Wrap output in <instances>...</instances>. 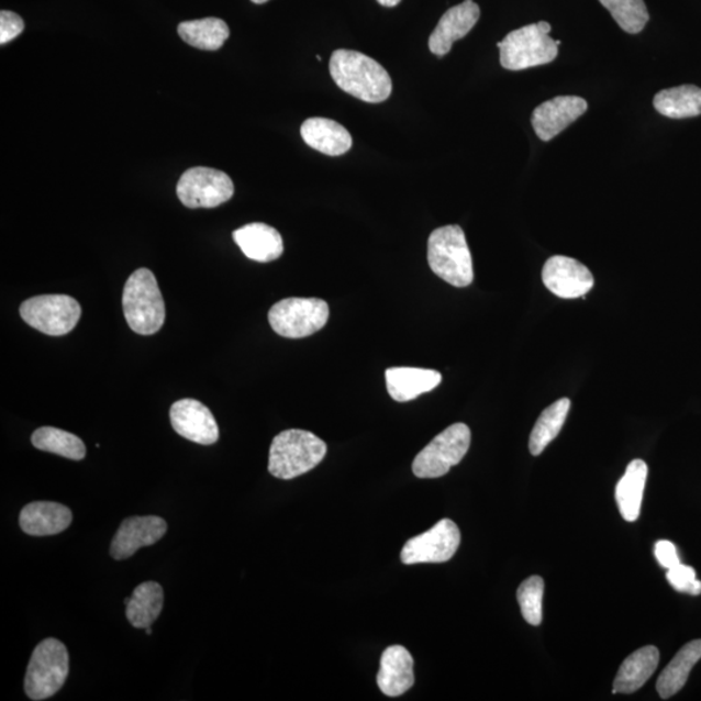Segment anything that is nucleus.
<instances>
[{"instance_id":"nucleus-30","label":"nucleus","mask_w":701,"mask_h":701,"mask_svg":"<svg viewBox=\"0 0 701 701\" xmlns=\"http://www.w3.org/2000/svg\"><path fill=\"white\" fill-rule=\"evenodd\" d=\"M622 31L638 34L645 29L649 20L646 3L643 0H599Z\"/></svg>"},{"instance_id":"nucleus-5","label":"nucleus","mask_w":701,"mask_h":701,"mask_svg":"<svg viewBox=\"0 0 701 701\" xmlns=\"http://www.w3.org/2000/svg\"><path fill=\"white\" fill-rule=\"evenodd\" d=\"M553 26L546 21L522 26L498 42L500 64L508 70H524L554 62L559 46L549 37Z\"/></svg>"},{"instance_id":"nucleus-13","label":"nucleus","mask_w":701,"mask_h":701,"mask_svg":"<svg viewBox=\"0 0 701 701\" xmlns=\"http://www.w3.org/2000/svg\"><path fill=\"white\" fill-rule=\"evenodd\" d=\"M170 422L182 438L211 446L219 441V426L209 407L196 399L178 400L170 408Z\"/></svg>"},{"instance_id":"nucleus-14","label":"nucleus","mask_w":701,"mask_h":701,"mask_svg":"<svg viewBox=\"0 0 701 701\" xmlns=\"http://www.w3.org/2000/svg\"><path fill=\"white\" fill-rule=\"evenodd\" d=\"M167 531V522L162 518H129L114 534L110 554L114 560L129 559L138 549L155 545L166 535Z\"/></svg>"},{"instance_id":"nucleus-9","label":"nucleus","mask_w":701,"mask_h":701,"mask_svg":"<svg viewBox=\"0 0 701 701\" xmlns=\"http://www.w3.org/2000/svg\"><path fill=\"white\" fill-rule=\"evenodd\" d=\"M81 305L68 296H40L20 305V316L29 326L53 337L74 331L81 319Z\"/></svg>"},{"instance_id":"nucleus-11","label":"nucleus","mask_w":701,"mask_h":701,"mask_svg":"<svg viewBox=\"0 0 701 701\" xmlns=\"http://www.w3.org/2000/svg\"><path fill=\"white\" fill-rule=\"evenodd\" d=\"M461 534L454 521L443 519L431 531L405 543L400 554L405 565L446 563L460 546Z\"/></svg>"},{"instance_id":"nucleus-21","label":"nucleus","mask_w":701,"mask_h":701,"mask_svg":"<svg viewBox=\"0 0 701 701\" xmlns=\"http://www.w3.org/2000/svg\"><path fill=\"white\" fill-rule=\"evenodd\" d=\"M442 382L439 371L433 369L398 367L386 370V386L397 402H411L432 391Z\"/></svg>"},{"instance_id":"nucleus-26","label":"nucleus","mask_w":701,"mask_h":701,"mask_svg":"<svg viewBox=\"0 0 701 701\" xmlns=\"http://www.w3.org/2000/svg\"><path fill=\"white\" fill-rule=\"evenodd\" d=\"M655 110L669 119H688L701 114V89L693 85H682L657 92Z\"/></svg>"},{"instance_id":"nucleus-25","label":"nucleus","mask_w":701,"mask_h":701,"mask_svg":"<svg viewBox=\"0 0 701 701\" xmlns=\"http://www.w3.org/2000/svg\"><path fill=\"white\" fill-rule=\"evenodd\" d=\"M163 605L162 586L154 581L143 582L126 604V619L134 627L147 628L160 616Z\"/></svg>"},{"instance_id":"nucleus-15","label":"nucleus","mask_w":701,"mask_h":701,"mask_svg":"<svg viewBox=\"0 0 701 701\" xmlns=\"http://www.w3.org/2000/svg\"><path fill=\"white\" fill-rule=\"evenodd\" d=\"M589 104L579 97H556L536 107L532 116L535 134L548 142L588 111Z\"/></svg>"},{"instance_id":"nucleus-22","label":"nucleus","mask_w":701,"mask_h":701,"mask_svg":"<svg viewBox=\"0 0 701 701\" xmlns=\"http://www.w3.org/2000/svg\"><path fill=\"white\" fill-rule=\"evenodd\" d=\"M660 661V653L654 646L635 650L622 663L617 677L614 679V693H633L645 685L655 674Z\"/></svg>"},{"instance_id":"nucleus-31","label":"nucleus","mask_w":701,"mask_h":701,"mask_svg":"<svg viewBox=\"0 0 701 701\" xmlns=\"http://www.w3.org/2000/svg\"><path fill=\"white\" fill-rule=\"evenodd\" d=\"M543 593H545V581L539 576L525 579L518 590L522 616L533 626L542 624Z\"/></svg>"},{"instance_id":"nucleus-28","label":"nucleus","mask_w":701,"mask_h":701,"mask_svg":"<svg viewBox=\"0 0 701 701\" xmlns=\"http://www.w3.org/2000/svg\"><path fill=\"white\" fill-rule=\"evenodd\" d=\"M569 410L570 400L563 398L542 412L533 427L531 441H528V448H531L532 455H541L549 443L559 435L565 420L568 418Z\"/></svg>"},{"instance_id":"nucleus-6","label":"nucleus","mask_w":701,"mask_h":701,"mask_svg":"<svg viewBox=\"0 0 701 701\" xmlns=\"http://www.w3.org/2000/svg\"><path fill=\"white\" fill-rule=\"evenodd\" d=\"M69 675V655L60 641L48 638L33 650L24 689L29 699L41 701L55 696Z\"/></svg>"},{"instance_id":"nucleus-17","label":"nucleus","mask_w":701,"mask_h":701,"mask_svg":"<svg viewBox=\"0 0 701 701\" xmlns=\"http://www.w3.org/2000/svg\"><path fill=\"white\" fill-rule=\"evenodd\" d=\"M414 683L413 657L403 646L385 649L377 676V685L386 697H402Z\"/></svg>"},{"instance_id":"nucleus-27","label":"nucleus","mask_w":701,"mask_h":701,"mask_svg":"<svg viewBox=\"0 0 701 701\" xmlns=\"http://www.w3.org/2000/svg\"><path fill=\"white\" fill-rule=\"evenodd\" d=\"M178 34L192 47L214 52L223 47L231 32L224 20L207 18L181 23L178 26Z\"/></svg>"},{"instance_id":"nucleus-33","label":"nucleus","mask_w":701,"mask_h":701,"mask_svg":"<svg viewBox=\"0 0 701 701\" xmlns=\"http://www.w3.org/2000/svg\"><path fill=\"white\" fill-rule=\"evenodd\" d=\"M25 27L24 20L11 11L0 12V43H5L19 37Z\"/></svg>"},{"instance_id":"nucleus-16","label":"nucleus","mask_w":701,"mask_h":701,"mask_svg":"<svg viewBox=\"0 0 701 701\" xmlns=\"http://www.w3.org/2000/svg\"><path fill=\"white\" fill-rule=\"evenodd\" d=\"M481 10L475 0H464L449 9L439 20L429 38V49L436 56H445L456 41L467 35L478 23Z\"/></svg>"},{"instance_id":"nucleus-10","label":"nucleus","mask_w":701,"mask_h":701,"mask_svg":"<svg viewBox=\"0 0 701 701\" xmlns=\"http://www.w3.org/2000/svg\"><path fill=\"white\" fill-rule=\"evenodd\" d=\"M177 196L188 209H214L232 199L234 183L224 171L191 168L178 181Z\"/></svg>"},{"instance_id":"nucleus-24","label":"nucleus","mask_w":701,"mask_h":701,"mask_svg":"<svg viewBox=\"0 0 701 701\" xmlns=\"http://www.w3.org/2000/svg\"><path fill=\"white\" fill-rule=\"evenodd\" d=\"M701 659V639L685 645L657 679L656 689L661 699L675 697L688 682L691 670Z\"/></svg>"},{"instance_id":"nucleus-8","label":"nucleus","mask_w":701,"mask_h":701,"mask_svg":"<svg viewBox=\"0 0 701 701\" xmlns=\"http://www.w3.org/2000/svg\"><path fill=\"white\" fill-rule=\"evenodd\" d=\"M470 429L454 424L436 435L414 459L412 469L419 478H439L459 464L470 447Z\"/></svg>"},{"instance_id":"nucleus-12","label":"nucleus","mask_w":701,"mask_h":701,"mask_svg":"<svg viewBox=\"0 0 701 701\" xmlns=\"http://www.w3.org/2000/svg\"><path fill=\"white\" fill-rule=\"evenodd\" d=\"M542 280L553 294L563 299L585 297L593 286L588 267L574 257L561 255L549 257L543 267Z\"/></svg>"},{"instance_id":"nucleus-36","label":"nucleus","mask_w":701,"mask_h":701,"mask_svg":"<svg viewBox=\"0 0 701 701\" xmlns=\"http://www.w3.org/2000/svg\"><path fill=\"white\" fill-rule=\"evenodd\" d=\"M252 2L255 4H263V3H267L268 0H252Z\"/></svg>"},{"instance_id":"nucleus-20","label":"nucleus","mask_w":701,"mask_h":701,"mask_svg":"<svg viewBox=\"0 0 701 701\" xmlns=\"http://www.w3.org/2000/svg\"><path fill=\"white\" fill-rule=\"evenodd\" d=\"M303 141L321 154L340 156L353 147V137L337 121L323 118L305 120L300 127Z\"/></svg>"},{"instance_id":"nucleus-19","label":"nucleus","mask_w":701,"mask_h":701,"mask_svg":"<svg viewBox=\"0 0 701 701\" xmlns=\"http://www.w3.org/2000/svg\"><path fill=\"white\" fill-rule=\"evenodd\" d=\"M235 243L248 259L269 263L277 260L283 254L281 234L263 223L242 226L233 233Z\"/></svg>"},{"instance_id":"nucleus-37","label":"nucleus","mask_w":701,"mask_h":701,"mask_svg":"<svg viewBox=\"0 0 701 701\" xmlns=\"http://www.w3.org/2000/svg\"><path fill=\"white\" fill-rule=\"evenodd\" d=\"M146 634H147V635H152V634H153V628H152V626H149V627H147V628H146Z\"/></svg>"},{"instance_id":"nucleus-4","label":"nucleus","mask_w":701,"mask_h":701,"mask_svg":"<svg viewBox=\"0 0 701 701\" xmlns=\"http://www.w3.org/2000/svg\"><path fill=\"white\" fill-rule=\"evenodd\" d=\"M123 310L129 327L141 335H153L166 321V304L152 270L140 268L127 278Z\"/></svg>"},{"instance_id":"nucleus-23","label":"nucleus","mask_w":701,"mask_h":701,"mask_svg":"<svg viewBox=\"0 0 701 701\" xmlns=\"http://www.w3.org/2000/svg\"><path fill=\"white\" fill-rule=\"evenodd\" d=\"M647 476V464L636 459L627 465L624 477L617 483L616 502L621 516L627 522H634L639 518Z\"/></svg>"},{"instance_id":"nucleus-32","label":"nucleus","mask_w":701,"mask_h":701,"mask_svg":"<svg viewBox=\"0 0 701 701\" xmlns=\"http://www.w3.org/2000/svg\"><path fill=\"white\" fill-rule=\"evenodd\" d=\"M668 582L671 588L679 592L700 596L701 582L697 578V570L689 565L678 564L675 568L668 569Z\"/></svg>"},{"instance_id":"nucleus-3","label":"nucleus","mask_w":701,"mask_h":701,"mask_svg":"<svg viewBox=\"0 0 701 701\" xmlns=\"http://www.w3.org/2000/svg\"><path fill=\"white\" fill-rule=\"evenodd\" d=\"M427 262L436 276L455 288L474 282V260L459 225L435 229L427 242Z\"/></svg>"},{"instance_id":"nucleus-35","label":"nucleus","mask_w":701,"mask_h":701,"mask_svg":"<svg viewBox=\"0 0 701 701\" xmlns=\"http://www.w3.org/2000/svg\"><path fill=\"white\" fill-rule=\"evenodd\" d=\"M377 2L383 7H396L402 2V0H377Z\"/></svg>"},{"instance_id":"nucleus-34","label":"nucleus","mask_w":701,"mask_h":701,"mask_svg":"<svg viewBox=\"0 0 701 701\" xmlns=\"http://www.w3.org/2000/svg\"><path fill=\"white\" fill-rule=\"evenodd\" d=\"M655 556L657 561L665 569L675 568L676 565L681 564L677 553V547L669 541H659L655 545Z\"/></svg>"},{"instance_id":"nucleus-7","label":"nucleus","mask_w":701,"mask_h":701,"mask_svg":"<svg viewBox=\"0 0 701 701\" xmlns=\"http://www.w3.org/2000/svg\"><path fill=\"white\" fill-rule=\"evenodd\" d=\"M331 316L329 305L318 298H288L271 307L268 320L281 337L299 340L310 337L323 329Z\"/></svg>"},{"instance_id":"nucleus-29","label":"nucleus","mask_w":701,"mask_h":701,"mask_svg":"<svg viewBox=\"0 0 701 701\" xmlns=\"http://www.w3.org/2000/svg\"><path fill=\"white\" fill-rule=\"evenodd\" d=\"M32 443L37 449L66 457L69 460H82L86 456L82 439L57 427L43 426L37 429L32 435Z\"/></svg>"},{"instance_id":"nucleus-18","label":"nucleus","mask_w":701,"mask_h":701,"mask_svg":"<svg viewBox=\"0 0 701 701\" xmlns=\"http://www.w3.org/2000/svg\"><path fill=\"white\" fill-rule=\"evenodd\" d=\"M71 511L68 507L55 502H33L20 512L21 531L27 535L46 536L67 531L71 524Z\"/></svg>"},{"instance_id":"nucleus-2","label":"nucleus","mask_w":701,"mask_h":701,"mask_svg":"<svg viewBox=\"0 0 701 701\" xmlns=\"http://www.w3.org/2000/svg\"><path fill=\"white\" fill-rule=\"evenodd\" d=\"M326 443L311 432L290 429L275 436L269 449V474L292 479L309 474L324 460Z\"/></svg>"},{"instance_id":"nucleus-1","label":"nucleus","mask_w":701,"mask_h":701,"mask_svg":"<svg viewBox=\"0 0 701 701\" xmlns=\"http://www.w3.org/2000/svg\"><path fill=\"white\" fill-rule=\"evenodd\" d=\"M329 69L340 89L367 103H381L392 92V81L381 64L353 49H337Z\"/></svg>"}]
</instances>
